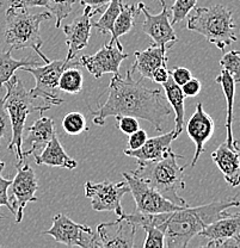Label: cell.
Instances as JSON below:
<instances>
[{
    "label": "cell",
    "instance_id": "40",
    "mask_svg": "<svg viewBox=\"0 0 240 248\" xmlns=\"http://www.w3.org/2000/svg\"><path fill=\"white\" fill-rule=\"evenodd\" d=\"M79 1L82 6L90 7L94 11H96L98 15L104 12V10L107 9V6L110 4L112 0H79Z\"/></svg>",
    "mask_w": 240,
    "mask_h": 248
},
{
    "label": "cell",
    "instance_id": "6",
    "mask_svg": "<svg viewBox=\"0 0 240 248\" xmlns=\"http://www.w3.org/2000/svg\"><path fill=\"white\" fill-rule=\"evenodd\" d=\"M77 58V56H76ZM64 59V60H48L45 62V66H24L20 67V71L30 73L35 78L36 85L30 90V94L33 99L41 98L42 104L37 105L35 110L41 113L49 110L50 108L56 107L64 102L59 97V79L61 74L68 67H81L79 59Z\"/></svg>",
    "mask_w": 240,
    "mask_h": 248
},
{
    "label": "cell",
    "instance_id": "20",
    "mask_svg": "<svg viewBox=\"0 0 240 248\" xmlns=\"http://www.w3.org/2000/svg\"><path fill=\"white\" fill-rule=\"evenodd\" d=\"M28 131L29 134L27 138L23 139V143H25L27 146L29 144L30 148L23 151L24 157L37 153V152H42V149L47 146L48 142L56 134L55 128H54V121L49 117H45V116L36 121L32 126H29Z\"/></svg>",
    "mask_w": 240,
    "mask_h": 248
},
{
    "label": "cell",
    "instance_id": "4",
    "mask_svg": "<svg viewBox=\"0 0 240 248\" xmlns=\"http://www.w3.org/2000/svg\"><path fill=\"white\" fill-rule=\"evenodd\" d=\"M187 28L205 36L208 42L223 51L237 41L233 11L224 5L197 7L196 14L188 20Z\"/></svg>",
    "mask_w": 240,
    "mask_h": 248
},
{
    "label": "cell",
    "instance_id": "39",
    "mask_svg": "<svg viewBox=\"0 0 240 248\" xmlns=\"http://www.w3.org/2000/svg\"><path fill=\"white\" fill-rule=\"evenodd\" d=\"M180 87H182V91L184 93L185 97H196V95L200 93L202 85H201L200 80L192 78V79L188 80V81Z\"/></svg>",
    "mask_w": 240,
    "mask_h": 248
},
{
    "label": "cell",
    "instance_id": "12",
    "mask_svg": "<svg viewBox=\"0 0 240 248\" xmlns=\"http://www.w3.org/2000/svg\"><path fill=\"white\" fill-rule=\"evenodd\" d=\"M16 169L17 174L12 180L11 187L15 197L14 208L16 210V214H15L16 222L19 223L24 216L25 206L28 205V203L37 202L36 191L38 188V184L35 172L28 162L24 161L22 164L16 162Z\"/></svg>",
    "mask_w": 240,
    "mask_h": 248
},
{
    "label": "cell",
    "instance_id": "34",
    "mask_svg": "<svg viewBox=\"0 0 240 248\" xmlns=\"http://www.w3.org/2000/svg\"><path fill=\"white\" fill-rule=\"evenodd\" d=\"M12 134L11 121H10L9 113L5 110L4 99H0V146H1L2 140L7 139L10 141Z\"/></svg>",
    "mask_w": 240,
    "mask_h": 248
},
{
    "label": "cell",
    "instance_id": "22",
    "mask_svg": "<svg viewBox=\"0 0 240 248\" xmlns=\"http://www.w3.org/2000/svg\"><path fill=\"white\" fill-rule=\"evenodd\" d=\"M135 62L131 66V72H136L141 74L144 79H151L153 72L162 64H166L167 54L161 50L158 46L153 45L144 49L143 51H135Z\"/></svg>",
    "mask_w": 240,
    "mask_h": 248
},
{
    "label": "cell",
    "instance_id": "38",
    "mask_svg": "<svg viewBox=\"0 0 240 248\" xmlns=\"http://www.w3.org/2000/svg\"><path fill=\"white\" fill-rule=\"evenodd\" d=\"M146 140H147L146 131L139 128L138 130L134 131L133 134H130V135H129V140H128L129 149L140 148L144 142H146Z\"/></svg>",
    "mask_w": 240,
    "mask_h": 248
},
{
    "label": "cell",
    "instance_id": "30",
    "mask_svg": "<svg viewBox=\"0 0 240 248\" xmlns=\"http://www.w3.org/2000/svg\"><path fill=\"white\" fill-rule=\"evenodd\" d=\"M221 68L228 72V74L233 78L234 82H240V51L231 50L224 54L220 60Z\"/></svg>",
    "mask_w": 240,
    "mask_h": 248
},
{
    "label": "cell",
    "instance_id": "19",
    "mask_svg": "<svg viewBox=\"0 0 240 248\" xmlns=\"http://www.w3.org/2000/svg\"><path fill=\"white\" fill-rule=\"evenodd\" d=\"M211 159L224 174L227 184L232 187L240 185V154L236 149L229 148L224 142L211 153Z\"/></svg>",
    "mask_w": 240,
    "mask_h": 248
},
{
    "label": "cell",
    "instance_id": "45",
    "mask_svg": "<svg viewBox=\"0 0 240 248\" xmlns=\"http://www.w3.org/2000/svg\"><path fill=\"white\" fill-rule=\"evenodd\" d=\"M0 7H1V0H0Z\"/></svg>",
    "mask_w": 240,
    "mask_h": 248
},
{
    "label": "cell",
    "instance_id": "29",
    "mask_svg": "<svg viewBox=\"0 0 240 248\" xmlns=\"http://www.w3.org/2000/svg\"><path fill=\"white\" fill-rule=\"evenodd\" d=\"M63 128L68 135H79L87 130L86 118L80 112L67 113L63 120Z\"/></svg>",
    "mask_w": 240,
    "mask_h": 248
},
{
    "label": "cell",
    "instance_id": "18",
    "mask_svg": "<svg viewBox=\"0 0 240 248\" xmlns=\"http://www.w3.org/2000/svg\"><path fill=\"white\" fill-rule=\"evenodd\" d=\"M174 141V130L171 133L162 134L156 138L147 139L146 142L138 149H126L127 156L135 157L139 165L148 161H158L166 156L171 149V142Z\"/></svg>",
    "mask_w": 240,
    "mask_h": 248
},
{
    "label": "cell",
    "instance_id": "42",
    "mask_svg": "<svg viewBox=\"0 0 240 248\" xmlns=\"http://www.w3.org/2000/svg\"><path fill=\"white\" fill-rule=\"evenodd\" d=\"M233 148L240 154V141L239 140H234L233 141Z\"/></svg>",
    "mask_w": 240,
    "mask_h": 248
},
{
    "label": "cell",
    "instance_id": "1",
    "mask_svg": "<svg viewBox=\"0 0 240 248\" xmlns=\"http://www.w3.org/2000/svg\"><path fill=\"white\" fill-rule=\"evenodd\" d=\"M133 74L131 69H128L125 78L113 74L108 89L107 100L103 104L98 103L97 110L92 111V122L97 125H104L109 117L131 116L147 121L161 133L171 115L172 108L160 90L148 89L143 84L144 78L135 80Z\"/></svg>",
    "mask_w": 240,
    "mask_h": 248
},
{
    "label": "cell",
    "instance_id": "43",
    "mask_svg": "<svg viewBox=\"0 0 240 248\" xmlns=\"http://www.w3.org/2000/svg\"><path fill=\"white\" fill-rule=\"evenodd\" d=\"M158 1L161 4L162 7H166V2H165V0H158Z\"/></svg>",
    "mask_w": 240,
    "mask_h": 248
},
{
    "label": "cell",
    "instance_id": "21",
    "mask_svg": "<svg viewBox=\"0 0 240 248\" xmlns=\"http://www.w3.org/2000/svg\"><path fill=\"white\" fill-rule=\"evenodd\" d=\"M35 161L37 165H46L51 167H61V169L74 170L78 166V162L72 159L68 154L64 152L60 143L58 135H54L47 146L42 149L41 154L35 153Z\"/></svg>",
    "mask_w": 240,
    "mask_h": 248
},
{
    "label": "cell",
    "instance_id": "17",
    "mask_svg": "<svg viewBox=\"0 0 240 248\" xmlns=\"http://www.w3.org/2000/svg\"><path fill=\"white\" fill-rule=\"evenodd\" d=\"M200 236L208 239L207 247H216L220 242L240 235V213H224V216L200 232Z\"/></svg>",
    "mask_w": 240,
    "mask_h": 248
},
{
    "label": "cell",
    "instance_id": "28",
    "mask_svg": "<svg viewBox=\"0 0 240 248\" xmlns=\"http://www.w3.org/2000/svg\"><path fill=\"white\" fill-rule=\"evenodd\" d=\"M121 6H122V0H112L110 4L107 6V9L104 10V14L100 17V19L95 24H92V27L96 28L103 35L112 32L113 22H115L118 14H120Z\"/></svg>",
    "mask_w": 240,
    "mask_h": 248
},
{
    "label": "cell",
    "instance_id": "16",
    "mask_svg": "<svg viewBox=\"0 0 240 248\" xmlns=\"http://www.w3.org/2000/svg\"><path fill=\"white\" fill-rule=\"evenodd\" d=\"M215 129V123L213 118L208 115L203 108V105L198 103L196 105V111L190 117L187 124V131L189 138L192 140L196 146V152L192 161V166L193 167L197 164L201 154L205 152L206 143L211 139Z\"/></svg>",
    "mask_w": 240,
    "mask_h": 248
},
{
    "label": "cell",
    "instance_id": "33",
    "mask_svg": "<svg viewBox=\"0 0 240 248\" xmlns=\"http://www.w3.org/2000/svg\"><path fill=\"white\" fill-rule=\"evenodd\" d=\"M4 167H5V162H2L1 160H0V206L5 205L9 208V210L11 211L12 214H16V210L14 209V206L10 204V198L9 196H7V190H9V187L11 186V183L12 180L10 179H5L4 177H2V170H4Z\"/></svg>",
    "mask_w": 240,
    "mask_h": 248
},
{
    "label": "cell",
    "instance_id": "24",
    "mask_svg": "<svg viewBox=\"0 0 240 248\" xmlns=\"http://www.w3.org/2000/svg\"><path fill=\"white\" fill-rule=\"evenodd\" d=\"M215 81L221 85V89L226 98L227 103V115H226V129L227 138L226 143L229 148H233V130H232V124H233V107H234V94H236V82L233 78L228 74L224 69H221L220 74L216 77ZM234 149V148H233Z\"/></svg>",
    "mask_w": 240,
    "mask_h": 248
},
{
    "label": "cell",
    "instance_id": "15",
    "mask_svg": "<svg viewBox=\"0 0 240 248\" xmlns=\"http://www.w3.org/2000/svg\"><path fill=\"white\" fill-rule=\"evenodd\" d=\"M97 12L90 7H85L84 12L74 18L73 22L64 27V32L66 35V45L68 46V53L66 59L76 58L77 53L86 48L91 37L92 23L91 18L96 16Z\"/></svg>",
    "mask_w": 240,
    "mask_h": 248
},
{
    "label": "cell",
    "instance_id": "23",
    "mask_svg": "<svg viewBox=\"0 0 240 248\" xmlns=\"http://www.w3.org/2000/svg\"><path fill=\"white\" fill-rule=\"evenodd\" d=\"M162 87H164L165 97H166L167 102L171 105L172 110L175 111V115H176V117H175L176 125L174 129V140H176L184 129V100L187 97L183 93L182 87L174 81L171 76L162 84Z\"/></svg>",
    "mask_w": 240,
    "mask_h": 248
},
{
    "label": "cell",
    "instance_id": "10",
    "mask_svg": "<svg viewBox=\"0 0 240 248\" xmlns=\"http://www.w3.org/2000/svg\"><path fill=\"white\" fill-rule=\"evenodd\" d=\"M128 192L127 182H87L85 184V196L91 201V206L95 211H112L118 217L125 214L121 200Z\"/></svg>",
    "mask_w": 240,
    "mask_h": 248
},
{
    "label": "cell",
    "instance_id": "26",
    "mask_svg": "<svg viewBox=\"0 0 240 248\" xmlns=\"http://www.w3.org/2000/svg\"><path fill=\"white\" fill-rule=\"evenodd\" d=\"M12 48H10L7 51H1L0 53V89L6 81L11 79L12 76H15V72L19 69L20 67L24 66H38V61H30L28 59L23 60H16L11 55Z\"/></svg>",
    "mask_w": 240,
    "mask_h": 248
},
{
    "label": "cell",
    "instance_id": "35",
    "mask_svg": "<svg viewBox=\"0 0 240 248\" xmlns=\"http://www.w3.org/2000/svg\"><path fill=\"white\" fill-rule=\"evenodd\" d=\"M47 7L49 6V0H10L9 9L10 11L16 10H28L30 7Z\"/></svg>",
    "mask_w": 240,
    "mask_h": 248
},
{
    "label": "cell",
    "instance_id": "25",
    "mask_svg": "<svg viewBox=\"0 0 240 248\" xmlns=\"http://www.w3.org/2000/svg\"><path fill=\"white\" fill-rule=\"evenodd\" d=\"M139 14H140V11H139L138 6H135V5L122 4L120 14H118L117 18H116L115 22H113V27L112 31V36L109 45L116 43V46H117L121 50H123L122 43L120 42V37L126 35V33H128L129 31L133 29L134 25H135V18Z\"/></svg>",
    "mask_w": 240,
    "mask_h": 248
},
{
    "label": "cell",
    "instance_id": "32",
    "mask_svg": "<svg viewBox=\"0 0 240 248\" xmlns=\"http://www.w3.org/2000/svg\"><path fill=\"white\" fill-rule=\"evenodd\" d=\"M196 4H197V0H176L170 9L172 15L171 24H177L185 19L190 11L196 6Z\"/></svg>",
    "mask_w": 240,
    "mask_h": 248
},
{
    "label": "cell",
    "instance_id": "13",
    "mask_svg": "<svg viewBox=\"0 0 240 248\" xmlns=\"http://www.w3.org/2000/svg\"><path fill=\"white\" fill-rule=\"evenodd\" d=\"M128 54L123 53L117 46H103L95 55L80 56V66L85 67L91 76L99 79L107 73L120 74V66L123 60L128 59Z\"/></svg>",
    "mask_w": 240,
    "mask_h": 248
},
{
    "label": "cell",
    "instance_id": "11",
    "mask_svg": "<svg viewBox=\"0 0 240 248\" xmlns=\"http://www.w3.org/2000/svg\"><path fill=\"white\" fill-rule=\"evenodd\" d=\"M138 9L144 16L141 25L143 32L148 35L153 40L154 45L160 46L161 50L167 54V49L171 48L178 41L176 32L170 23L171 11L167 7H162L160 14L152 15L144 2H139Z\"/></svg>",
    "mask_w": 240,
    "mask_h": 248
},
{
    "label": "cell",
    "instance_id": "44",
    "mask_svg": "<svg viewBox=\"0 0 240 248\" xmlns=\"http://www.w3.org/2000/svg\"><path fill=\"white\" fill-rule=\"evenodd\" d=\"M0 218H4V216H1V215H0Z\"/></svg>",
    "mask_w": 240,
    "mask_h": 248
},
{
    "label": "cell",
    "instance_id": "27",
    "mask_svg": "<svg viewBox=\"0 0 240 248\" xmlns=\"http://www.w3.org/2000/svg\"><path fill=\"white\" fill-rule=\"evenodd\" d=\"M84 86L82 72L78 67H68L63 72L59 79V90L69 94H78Z\"/></svg>",
    "mask_w": 240,
    "mask_h": 248
},
{
    "label": "cell",
    "instance_id": "41",
    "mask_svg": "<svg viewBox=\"0 0 240 248\" xmlns=\"http://www.w3.org/2000/svg\"><path fill=\"white\" fill-rule=\"evenodd\" d=\"M170 77V71L167 69L166 64H162V66L158 67L156 71L153 72V76H152V79L157 82V84H164Z\"/></svg>",
    "mask_w": 240,
    "mask_h": 248
},
{
    "label": "cell",
    "instance_id": "7",
    "mask_svg": "<svg viewBox=\"0 0 240 248\" xmlns=\"http://www.w3.org/2000/svg\"><path fill=\"white\" fill-rule=\"evenodd\" d=\"M51 18L50 12L29 14L28 10L6 11L5 42L12 49L32 48L38 50L43 45L40 25L43 20Z\"/></svg>",
    "mask_w": 240,
    "mask_h": 248
},
{
    "label": "cell",
    "instance_id": "9",
    "mask_svg": "<svg viewBox=\"0 0 240 248\" xmlns=\"http://www.w3.org/2000/svg\"><path fill=\"white\" fill-rule=\"evenodd\" d=\"M122 175L129 186V192H131L135 201L136 213L162 214L183 208L166 200L135 172H122Z\"/></svg>",
    "mask_w": 240,
    "mask_h": 248
},
{
    "label": "cell",
    "instance_id": "3",
    "mask_svg": "<svg viewBox=\"0 0 240 248\" xmlns=\"http://www.w3.org/2000/svg\"><path fill=\"white\" fill-rule=\"evenodd\" d=\"M184 157L183 155L170 152L158 161H148L139 165L135 170L136 174L146 180L149 185L166 200L179 206H187L184 198L178 195V191L184 190V170L178 165V159Z\"/></svg>",
    "mask_w": 240,
    "mask_h": 248
},
{
    "label": "cell",
    "instance_id": "2",
    "mask_svg": "<svg viewBox=\"0 0 240 248\" xmlns=\"http://www.w3.org/2000/svg\"><path fill=\"white\" fill-rule=\"evenodd\" d=\"M238 206H240L238 198H229L195 208L187 205L170 213L151 214V219L164 232L165 247L185 248L190 240L206 227L224 216L228 209Z\"/></svg>",
    "mask_w": 240,
    "mask_h": 248
},
{
    "label": "cell",
    "instance_id": "37",
    "mask_svg": "<svg viewBox=\"0 0 240 248\" xmlns=\"http://www.w3.org/2000/svg\"><path fill=\"white\" fill-rule=\"evenodd\" d=\"M170 76H171L174 81L177 85H179V86H183L188 80H190L192 78V72L188 68H185V67H176V68L170 72Z\"/></svg>",
    "mask_w": 240,
    "mask_h": 248
},
{
    "label": "cell",
    "instance_id": "5",
    "mask_svg": "<svg viewBox=\"0 0 240 248\" xmlns=\"http://www.w3.org/2000/svg\"><path fill=\"white\" fill-rule=\"evenodd\" d=\"M6 86V95L4 99L5 110L9 113L11 121L12 134L10 139L7 149L14 152L17 156V164L24 162L23 155V134H24L25 121L30 110H35L36 105H33V98L30 94V91H27L23 85L22 80L17 76H12L9 81L5 82Z\"/></svg>",
    "mask_w": 240,
    "mask_h": 248
},
{
    "label": "cell",
    "instance_id": "8",
    "mask_svg": "<svg viewBox=\"0 0 240 248\" xmlns=\"http://www.w3.org/2000/svg\"><path fill=\"white\" fill-rule=\"evenodd\" d=\"M43 235H49L55 241L68 247L98 248L102 247L97 232L89 226L80 224L64 214H58L53 218L50 229L43 232Z\"/></svg>",
    "mask_w": 240,
    "mask_h": 248
},
{
    "label": "cell",
    "instance_id": "36",
    "mask_svg": "<svg viewBox=\"0 0 240 248\" xmlns=\"http://www.w3.org/2000/svg\"><path fill=\"white\" fill-rule=\"evenodd\" d=\"M115 118L117 121V128L123 134L130 135V134H133L134 131L139 129V122L135 117H131V116H117Z\"/></svg>",
    "mask_w": 240,
    "mask_h": 248
},
{
    "label": "cell",
    "instance_id": "14",
    "mask_svg": "<svg viewBox=\"0 0 240 248\" xmlns=\"http://www.w3.org/2000/svg\"><path fill=\"white\" fill-rule=\"evenodd\" d=\"M136 224L123 214L116 221L100 223L97 227V235L102 247L131 248L135 246Z\"/></svg>",
    "mask_w": 240,
    "mask_h": 248
},
{
    "label": "cell",
    "instance_id": "31",
    "mask_svg": "<svg viewBox=\"0 0 240 248\" xmlns=\"http://www.w3.org/2000/svg\"><path fill=\"white\" fill-rule=\"evenodd\" d=\"M77 0H49L48 10L56 17L55 27L60 28L64 19L68 17Z\"/></svg>",
    "mask_w": 240,
    "mask_h": 248
}]
</instances>
